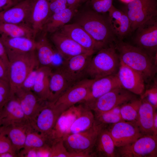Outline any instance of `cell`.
<instances>
[{"label":"cell","mask_w":157,"mask_h":157,"mask_svg":"<svg viewBox=\"0 0 157 157\" xmlns=\"http://www.w3.org/2000/svg\"><path fill=\"white\" fill-rule=\"evenodd\" d=\"M0 117L1 126L6 127L13 124L29 122L14 95H11L0 110Z\"/></svg>","instance_id":"9a60e30c"},{"label":"cell","mask_w":157,"mask_h":157,"mask_svg":"<svg viewBox=\"0 0 157 157\" xmlns=\"http://www.w3.org/2000/svg\"><path fill=\"white\" fill-rule=\"evenodd\" d=\"M2 127L9 138L13 148L18 156L19 152L24 147L28 131L32 127L30 123Z\"/></svg>","instance_id":"4316f807"},{"label":"cell","mask_w":157,"mask_h":157,"mask_svg":"<svg viewBox=\"0 0 157 157\" xmlns=\"http://www.w3.org/2000/svg\"><path fill=\"white\" fill-rule=\"evenodd\" d=\"M94 79L85 78L69 87L55 101V106L63 112L86 97Z\"/></svg>","instance_id":"9c48e42d"},{"label":"cell","mask_w":157,"mask_h":157,"mask_svg":"<svg viewBox=\"0 0 157 157\" xmlns=\"http://www.w3.org/2000/svg\"><path fill=\"white\" fill-rule=\"evenodd\" d=\"M52 71L50 67H40L32 91L41 100L47 101L49 95L50 76Z\"/></svg>","instance_id":"f546056e"},{"label":"cell","mask_w":157,"mask_h":157,"mask_svg":"<svg viewBox=\"0 0 157 157\" xmlns=\"http://www.w3.org/2000/svg\"><path fill=\"white\" fill-rule=\"evenodd\" d=\"M120 106H117L103 113L94 114L95 120L106 125L113 124L123 121L120 114Z\"/></svg>","instance_id":"d590c367"},{"label":"cell","mask_w":157,"mask_h":157,"mask_svg":"<svg viewBox=\"0 0 157 157\" xmlns=\"http://www.w3.org/2000/svg\"><path fill=\"white\" fill-rule=\"evenodd\" d=\"M120 62L135 71L149 82L157 72V55L152 56L136 47L116 41L114 44Z\"/></svg>","instance_id":"6da1fadb"},{"label":"cell","mask_w":157,"mask_h":157,"mask_svg":"<svg viewBox=\"0 0 157 157\" xmlns=\"http://www.w3.org/2000/svg\"><path fill=\"white\" fill-rule=\"evenodd\" d=\"M89 0H82V2H85L86 1H88Z\"/></svg>","instance_id":"816d5d0a"},{"label":"cell","mask_w":157,"mask_h":157,"mask_svg":"<svg viewBox=\"0 0 157 157\" xmlns=\"http://www.w3.org/2000/svg\"><path fill=\"white\" fill-rule=\"evenodd\" d=\"M92 10L102 14L108 13L113 5V0H89Z\"/></svg>","instance_id":"74e56055"},{"label":"cell","mask_w":157,"mask_h":157,"mask_svg":"<svg viewBox=\"0 0 157 157\" xmlns=\"http://www.w3.org/2000/svg\"><path fill=\"white\" fill-rule=\"evenodd\" d=\"M87 50L94 53L97 51L95 43L88 33L78 24H67L59 30Z\"/></svg>","instance_id":"7402d4cb"},{"label":"cell","mask_w":157,"mask_h":157,"mask_svg":"<svg viewBox=\"0 0 157 157\" xmlns=\"http://www.w3.org/2000/svg\"><path fill=\"white\" fill-rule=\"evenodd\" d=\"M10 152L18 156L15 151L11 141L3 128L0 127V154Z\"/></svg>","instance_id":"f35d334b"},{"label":"cell","mask_w":157,"mask_h":157,"mask_svg":"<svg viewBox=\"0 0 157 157\" xmlns=\"http://www.w3.org/2000/svg\"><path fill=\"white\" fill-rule=\"evenodd\" d=\"M11 96L8 82L0 79V110Z\"/></svg>","instance_id":"60d3db41"},{"label":"cell","mask_w":157,"mask_h":157,"mask_svg":"<svg viewBox=\"0 0 157 157\" xmlns=\"http://www.w3.org/2000/svg\"><path fill=\"white\" fill-rule=\"evenodd\" d=\"M116 146L107 126L99 133L93 148L94 156L116 157Z\"/></svg>","instance_id":"d4e9b609"},{"label":"cell","mask_w":157,"mask_h":157,"mask_svg":"<svg viewBox=\"0 0 157 157\" xmlns=\"http://www.w3.org/2000/svg\"><path fill=\"white\" fill-rule=\"evenodd\" d=\"M124 12L128 17L131 31L142 24L157 16V0H134L127 4Z\"/></svg>","instance_id":"52a82bcc"},{"label":"cell","mask_w":157,"mask_h":157,"mask_svg":"<svg viewBox=\"0 0 157 157\" xmlns=\"http://www.w3.org/2000/svg\"><path fill=\"white\" fill-rule=\"evenodd\" d=\"M0 38L6 51L26 53L35 50V39L24 37H11L1 35Z\"/></svg>","instance_id":"83f0119b"},{"label":"cell","mask_w":157,"mask_h":157,"mask_svg":"<svg viewBox=\"0 0 157 157\" xmlns=\"http://www.w3.org/2000/svg\"><path fill=\"white\" fill-rule=\"evenodd\" d=\"M107 128L117 147L131 143L143 135L135 123L122 121Z\"/></svg>","instance_id":"4fadbf2b"},{"label":"cell","mask_w":157,"mask_h":157,"mask_svg":"<svg viewBox=\"0 0 157 157\" xmlns=\"http://www.w3.org/2000/svg\"><path fill=\"white\" fill-rule=\"evenodd\" d=\"M51 40L57 52L66 60L75 56L87 52L94 53L84 49L59 31L52 33Z\"/></svg>","instance_id":"e0dca14e"},{"label":"cell","mask_w":157,"mask_h":157,"mask_svg":"<svg viewBox=\"0 0 157 157\" xmlns=\"http://www.w3.org/2000/svg\"><path fill=\"white\" fill-rule=\"evenodd\" d=\"M82 103L81 110L72 124L67 135L87 130L91 127L94 122L93 112L86 105Z\"/></svg>","instance_id":"4dcf8cb0"},{"label":"cell","mask_w":157,"mask_h":157,"mask_svg":"<svg viewBox=\"0 0 157 157\" xmlns=\"http://www.w3.org/2000/svg\"><path fill=\"white\" fill-rule=\"evenodd\" d=\"M76 11L67 8L61 11L52 14L46 22L42 30L45 33H52L59 31L70 21Z\"/></svg>","instance_id":"f1b7e54d"},{"label":"cell","mask_w":157,"mask_h":157,"mask_svg":"<svg viewBox=\"0 0 157 157\" xmlns=\"http://www.w3.org/2000/svg\"><path fill=\"white\" fill-rule=\"evenodd\" d=\"M83 104L74 105L64 111L56 123L50 136L52 142L63 139L67 134L69 128L79 114Z\"/></svg>","instance_id":"ffe728a7"},{"label":"cell","mask_w":157,"mask_h":157,"mask_svg":"<svg viewBox=\"0 0 157 157\" xmlns=\"http://www.w3.org/2000/svg\"><path fill=\"white\" fill-rule=\"evenodd\" d=\"M17 155L10 152H6L0 154V157H15Z\"/></svg>","instance_id":"681fc988"},{"label":"cell","mask_w":157,"mask_h":157,"mask_svg":"<svg viewBox=\"0 0 157 157\" xmlns=\"http://www.w3.org/2000/svg\"><path fill=\"white\" fill-rule=\"evenodd\" d=\"M74 84L60 69H52L49 78V95L47 101L54 102Z\"/></svg>","instance_id":"cb8c5ba5"},{"label":"cell","mask_w":157,"mask_h":157,"mask_svg":"<svg viewBox=\"0 0 157 157\" xmlns=\"http://www.w3.org/2000/svg\"><path fill=\"white\" fill-rule=\"evenodd\" d=\"M0 79L8 82V69L0 59Z\"/></svg>","instance_id":"bcb514c9"},{"label":"cell","mask_w":157,"mask_h":157,"mask_svg":"<svg viewBox=\"0 0 157 157\" xmlns=\"http://www.w3.org/2000/svg\"><path fill=\"white\" fill-rule=\"evenodd\" d=\"M0 34L11 37H24L35 39L31 27L27 24H15L0 22Z\"/></svg>","instance_id":"d6a6232c"},{"label":"cell","mask_w":157,"mask_h":157,"mask_svg":"<svg viewBox=\"0 0 157 157\" xmlns=\"http://www.w3.org/2000/svg\"><path fill=\"white\" fill-rule=\"evenodd\" d=\"M141 100L138 117L135 123L143 135H154L153 123L156 110L145 99Z\"/></svg>","instance_id":"484cf974"},{"label":"cell","mask_w":157,"mask_h":157,"mask_svg":"<svg viewBox=\"0 0 157 157\" xmlns=\"http://www.w3.org/2000/svg\"><path fill=\"white\" fill-rule=\"evenodd\" d=\"M49 0H33L28 24L32 29L34 37L42 30L46 22L51 15Z\"/></svg>","instance_id":"d6986e66"},{"label":"cell","mask_w":157,"mask_h":157,"mask_svg":"<svg viewBox=\"0 0 157 157\" xmlns=\"http://www.w3.org/2000/svg\"><path fill=\"white\" fill-rule=\"evenodd\" d=\"M120 64L114 44L98 51L92 56L88 66L86 76L97 79L117 74Z\"/></svg>","instance_id":"5b68a950"},{"label":"cell","mask_w":157,"mask_h":157,"mask_svg":"<svg viewBox=\"0 0 157 157\" xmlns=\"http://www.w3.org/2000/svg\"><path fill=\"white\" fill-rule=\"evenodd\" d=\"M39 67L34 69L29 74L25 79L20 88L26 90H32Z\"/></svg>","instance_id":"b9f144b4"},{"label":"cell","mask_w":157,"mask_h":157,"mask_svg":"<svg viewBox=\"0 0 157 157\" xmlns=\"http://www.w3.org/2000/svg\"><path fill=\"white\" fill-rule=\"evenodd\" d=\"M63 113L53 102L47 101L30 123L35 130L47 136L50 140L52 131Z\"/></svg>","instance_id":"30bf717a"},{"label":"cell","mask_w":157,"mask_h":157,"mask_svg":"<svg viewBox=\"0 0 157 157\" xmlns=\"http://www.w3.org/2000/svg\"><path fill=\"white\" fill-rule=\"evenodd\" d=\"M17 1L19 2L18 0H16Z\"/></svg>","instance_id":"11a10c76"},{"label":"cell","mask_w":157,"mask_h":157,"mask_svg":"<svg viewBox=\"0 0 157 157\" xmlns=\"http://www.w3.org/2000/svg\"><path fill=\"white\" fill-rule=\"evenodd\" d=\"M19 1H22L21 0H18Z\"/></svg>","instance_id":"db71d44e"},{"label":"cell","mask_w":157,"mask_h":157,"mask_svg":"<svg viewBox=\"0 0 157 157\" xmlns=\"http://www.w3.org/2000/svg\"><path fill=\"white\" fill-rule=\"evenodd\" d=\"M18 2L16 0H0V12L10 8Z\"/></svg>","instance_id":"f6af8a7d"},{"label":"cell","mask_w":157,"mask_h":157,"mask_svg":"<svg viewBox=\"0 0 157 157\" xmlns=\"http://www.w3.org/2000/svg\"><path fill=\"white\" fill-rule=\"evenodd\" d=\"M49 6L51 15L67 8L66 0H49Z\"/></svg>","instance_id":"7bdbcfd3"},{"label":"cell","mask_w":157,"mask_h":157,"mask_svg":"<svg viewBox=\"0 0 157 157\" xmlns=\"http://www.w3.org/2000/svg\"><path fill=\"white\" fill-rule=\"evenodd\" d=\"M67 8L76 10L82 0H66Z\"/></svg>","instance_id":"7dc6e473"},{"label":"cell","mask_w":157,"mask_h":157,"mask_svg":"<svg viewBox=\"0 0 157 157\" xmlns=\"http://www.w3.org/2000/svg\"><path fill=\"white\" fill-rule=\"evenodd\" d=\"M157 20L156 17H153L140 26L135 40L136 47L153 56L157 55Z\"/></svg>","instance_id":"8fae6325"},{"label":"cell","mask_w":157,"mask_h":157,"mask_svg":"<svg viewBox=\"0 0 157 157\" xmlns=\"http://www.w3.org/2000/svg\"><path fill=\"white\" fill-rule=\"evenodd\" d=\"M50 157H73L72 154L67 150L63 139L54 141L51 146Z\"/></svg>","instance_id":"8d00e7d4"},{"label":"cell","mask_w":157,"mask_h":157,"mask_svg":"<svg viewBox=\"0 0 157 157\" xmlns=\"http://www.w3.org/2000/svg\"><path fill=\"white\" fill-rule=\"evenodd\" d=\"M27 119L30 123L47 101L40 99L32 91L20 88L14 93Z\"/></svg>","instance_id":"ac0fdd59"},{"label":"cell","mask_w":157,"mask_h":157,"mask_svg":"<svg viewBox=\"0 0 157 157\" xmlns=\"http://www.w3.org/2000/svg\"><path fill=\"white\" fill-rule=\"evenodd\" d=\"M75 23L81 26L91 37L97 51L114 44L116 41L107 18L92 10L82 13Z\"/></svg>","instance_id":"7a4b0ae2"},{"label":"cell","mask_w":157,"mask_h":157,"mask_svg":"<svg viewBox=\"0 0 157 157\" xmlns=\"http://www.w3.org/2000/svg\"><path fill=\"white\" fill-rule=\"evenodd\" d=\"M108 21L112 32L122 40L131 31L129 19L126 13L113 5L109 11Z\"/></svg>","instance_id":"44dd1931"},{"label":"cell","mask_w":157,"mask_h":157,"mask_svg":"<svg viewBox=\"0 0 157 157\" xmlns=\"http://www.w3.org/2000/svg\"><path fill=\"white\" fill-rule=\"evenodd\" d=\"M121 87L135 95L141 96L145 90V81L140 74L120 62L116 74Z\"/></svg>","instance_id":"5bb4252c"},{"label":"cell","mask_w":157,"mask_h":157,"mask_svg":"<svg viewBox=\"0 0 157 157\" xmlns=\"http://www.w3.org/2000/svg\"><path fill=\"white\" fill-rule=\"evenodd\" d=\"M35 51L39 67L47 66L51 68L56 53L47 38L46 34L35 41Z\"/></svg>","instance_id":"1f68e13d"},{"label":"cell","mask_w":157,"mask_h":157,"mask_svg":"<svg viewBox=\"0 0 157 157\" xmlns=\"http://www.w3.org/2000/svg\"><path fill=\"white\" fill-rule=\"evenodd\" d=\"M52 144L48 137L35 130L32 127L27 133L23 149L38 148L47 145L51 146Z\"/></svg>","instance_id":"836d02e7"},{"label":"cell","mask_w":157,"mask_h":157,"mask_svg":"<svg viewBox=\"0 0 157 157\" xmlns=\"http://www.w3.org/2000/svg\"><path fill=\"white\" fill-rule=\"evenodd\" d=\"M107 126L95 119L89 129L64 137L63 139L64 146L73 157H93V151L97 136L102 129Z\"/></svg>","instance_id":"277c9868"},{"label":"cell","mask_w":157,"mask_h":157,"mask_svg":"<svg viewBox=\"0 0 157 157\" xmlns=\"http://www.w3.org/2000/svg\"><path fill=\"white\" fill-rule=\"evenodd\" d=\"M1 126V120L0 117V127Z\"/></svg>","instance_id":"f5cc1de1"},{"label":"cell","mask_w":157,"mask_h":157,"mask_svg":"<svg viewBox=\"0 0 157 157\" xmlns=\"http://www.w3.org/2000/svg\"><path fill=\"white\" fill-rule=\"evenodd\" d=\"M93 54L87 52L73 56L66 60L58 69L74 84L86 78L87 68Z\"/></svg>","instance_id":"7c38bea8"},{"label":"cell","mask_w":157,"mask_h":157,"mask_svg":"<svg viewBox=\"0 0 157 157\" xmlns=\"http://www.w3.org/2000/svg\"><path fill=\"white\" fill-rule=\"evenodd\" d=\"M141 102V99L136 98L121 105L120 112L123 120L135 123Z\"/></svg>","instance_id":"e575fe53"},{"label":"cell","mask_w":157,"mask_h":157,"mask_svg":"<svg viewBox=\"0 0 157 157\" xmlns=\"http://www.w3.org/2000/svg\"><path fill=\"white\" fill-rule=\"evenodd\" d=\"M120 87L122 88L116 74L94 79L87 97L81 103L92 101L113 89Z\"/></svg>","instance_id":"603a6c76"},{"label":"cell","mask_w":157,"mask_h":157,"mask_svg":"<svg viewBox=\"0 0 157 157\" xmlns=\"http://www.w3.org/2000/svg\"><path fill=\"white\" fill-rule=\"evenodd\" d=\"M140 99H145L156 109L157 108V85L156 82L146 89L141 95Z\"/></svg>","instance_id":"ab89813d"},{"label":"cell","mask_w":157,"mask_h":157,"mask_svg":"<svg viewBox=\"0 0 157 157\" xmlns=\"http://www.w3.org/2000/svg\"><path fill=\"white\" fill-rule=\"evenodd\" d=\"M123 2L126 3H129V2H131L132 1L134 0H120Z\"/></svg>","instance_id":"f907efd6"},{"label":"cell","mask_w":157,"mask_h":157,"mask_svg":"<svg viewBox=\"0 0 157 157\" xmlns=\"http://www.w3.org/2000/svg\"><path fill=\"white\" fill-rule=\"evenodd\" d=\"M0 59L8 69L9 60L5 47L0 37Z\"/></svg>","instance_id":"ee69618b"},{"label":"cell","mask_w":157,"mask_h":157,"mask_svg":"<svg viewBox=\"0 0 157 157\" xmlns=\"http://www.w3.org/2000/svg\"><path fill=\"white\" fill-rule=\"evenodd\" d=\"M33 0H23L0 12V22L27 24Z\"/></svg>","instance_id":"2e32d148"},{"label":"cell","mask_w":157,"mask_h":157,"mask_svg":"<svg viewBox=\"0 0 157 157\" xmlns=\"http://www.w3.org/2000/svg\"><path fill=\"white\" fill-rule=\"evenodd\" d=\"M153 132L154 135L157 136V112L154 113L153 123Z\"/></svg>","instance_id":"c3c4849f"},{"label":"cell","mask_w":157,"mask_h":157,"mask_svg":"<svg viewBox=\"0 0 157 157\" xmlns=\"http://www.w3.org/2000/svg\"><path fill=\"white\" fill-rule=\"evenodd\" d=\"M6 52L9 60L8 82L12 95L20 88L29 74L39 65L35 50L26 53Z\"/></svg>","instance_id":"3957f363"},{"label":"cell","mask_w":157,"mask_h":157,"mask_svg":"<svg viewBox=\"0 0 157 157\" xmlns=\"http://www.w3.org/2000/svg\"><path fill=\"white\" fill-rule=\"evenodd\" d=\"M116 157H157V136L144 135L133 142L117 147Z\"/></svg>","instance_id":"ba28073f"},{"label":"cell","mask_w":157,"mask_h":157,"mask_svg":"<svg viewBox=\"0 0 157 157\" xmlns=\"http://www.w3.org/2000/svg\"><path fill=\"white\" fill-rule=\"evenodd\" d=\"M135 94L122 88L113 89L92 101L83 103L94 114L99 113L120 106L136 98Z\"/></svg>","instance_id":"8992f818"}]
</instances>
